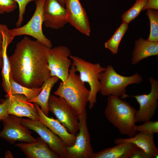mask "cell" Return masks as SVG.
I'll return each mask as SVG.
<instances>
[{"mask_svg": "<svg viewBox=\"0 0 158 158\" xmlns=\"http://www.w3.org/2000/svg\"><path fill=\"white\" fill-rule=\"evenodd\" d=\"M51 48L39 41L25 36L8 57L10 76L16 82L29 88H39L51 77L48 58Z\"/></svg>", "mask_w": 158, "mask_h": 158, "instance_id": "obj_1", "label": "cell"}, {"mask_svg": "<svg viewBox=\"0 0 158 158\" xmlns=\"http://www.w3.org/2000/svg\"><path fill=\"white\" fill-rule=\"evenodd\" d=\"M137 110L118 97L110 95L107 98L104 114L108 120L121 135L133 137L136 133L135 115Z\"/></svg>", "mask_w": 158, "mask_h": 158, "instance_id": "obj_2", "label": "cell"}, {"mask_svg": "<svg viewBox=\"0 0 158 158\" xmlns=\"http://www.w3.org/2000/svg\"><path fill=\"white\" fill-rule=\"evenodd\" d=\"M77 72L75 66L72 65L67 79L60 83L54 94L64 99L78 116L86 111L90 90L80 80Z\"/></svg>", "mask_w": 158, "mask_h": 158, "instance_id": "obj_3", "label": "cell"}, {"mask_svg": "<svg viewBox=\"0 0 158 158\" xmlns=\"http://www.w3.org/2000/svg\"><path fill=\"white\" fill-rule=\"evenodd\" d=\"M99 80L100 92L102 95L121 97L126 94V88L128 85L140 84L142 78L137 73L130 76L121 75L115 71L112 66L109 65L101 73Z\"/></svg>", "mask_w": 158, "mask_h": 158, "instance_id": "obj_4", "label": "cell"}, {"mask_svg": "<svg viewBox=\"0 0 158 158\" xmlns=\"http://www.w3.org/2000/svg\"><path fill=\"white\" fill-rule=\"evenodd\" d=\"M69 57L72 60V65L75 66L77 72L79 73L80 80L89 85L88 102L89 108L92 109L96 102L97 93L100 91V75L106 68L102 67L99 63H92L75 56L71 55Z\"/></svg>", "mask_w": 158, "mask_h": 158, "instance_id": "obj_5", "label": "cell"}, {"mask_svg": "<svg viewBox=\"0 0 158 158\" xmlns=\"http://www.w3.org/2000/svg\"><path fill=\"white\" fill-rule=\"evenodd\" d=\"M48 107L57 119L70 133L76 135L79 129L78 116L73 109L63 98L50 95Z\"/></svg>", "mask_w": 158, "mask_h": 158, "instance_id": "obj_6", "label": "cell"}, {"mask_svg": "<svg viewBox=\"0 0 158 158\" xmlns=\"http://www.w3.org/2000/svg\"><path fill=\"white\" fill-rule=\"evenodd\" d=\"M45 0H36L35 12L30 20L24 25L17 27L11 31L15 37L22 35L30 36L36 39L48 47L51 48V41L43 33V8Z\"/></svg>", "mask_w": 158, "mask_h": 158, "instance_id": "obj_7", "label": "cell"}, {"mask_svg": "<svg viewBox=\"0 0 158 158\" xmlns=\"http://www.w3.org/2000/svg\"><path fill=\"white\" fill-rule=\"evenodd\" d=\"M87 114L86 111L78 115L79 132L74 144L66 146L65 158H91L94 152L87 126Z\"/></svg>", "mask_w": 158, "mask_h": 158, "instance_id": "obj_8", "label": "cell"}, {"mask_svg": "<svg viewBox=\"0 0 158 158\" xmlns=\"http://www.w3.org/2000/svg\"><path fill=\"white\" fill-rule=\"evenodd\" d=\"M151 83L150 92L147 94L129 95L126 94L121 98L134 97L140 105L135 115L136 123L144 122L150 120L154 116L158 105V81L152 77L149 78Z\"/></svg>", "mask_w": 158, "mask_h": 158, "instance_id": "obj_9", "label": "cell"}, {"mask_svg": "<svg viewBox=\"0 0 158 158\" xmlns=\"http://www.w3.org/2000/svg\"><path fill=\"white\" fill-rule=\"evenodd\" d=\"M71 55L70 50L65 46H60L51 48L48 63L51 76H56L62 82L65 81L72 64L69 59Z\"/></svg>", "mask_w": 158, "mask_h": 158, "instance_id": "obj_10", "label": "cell"}, {"mask_svg": "<svg viewBox=\"0 0 158 158\" xmlns=\"http://www.w3.org/2000/svg\"><path fill=\"white\" fill-rule=\"evenodd\" d=\"M19 118L23 125L37 133L53 151L65 158L66 146L58 135L39 120Z\"/></svg>", "mask_w": 158, "mask_h": 158, "instance_id": "obj_11", "label": "cell"}, {"mask_svg": "<svg viewBox=\"0 0 158 158\" xmlns=\"http://www.w3.org/2000/svg\"><path fill=\"white\" fill-rule=\"evenodd\" d=\"M2 121L4 127L0 132V137L5 140L12 144L17 141L28 143L37 141L29 129L21 123L19 117L9 114Z\"/></svg>", "mask_w": 158, "mask_h": 158, "instance_id": "obj_12", "label": "cell"}, {"mask_svg": "<svg viewBox=\"0 0 158 158\" xmlns=\"http://www.w3.org/2000/svg\"><path fill=\"white\" fill-rule=\"evenodd\" d=\"M68 23L82 34L89 36L90 28L88 17L79 0H65Z\"/></svg>", "mask_w": 158, "mask_h": 158, "instance_id": "obj_13", "label": "cell"}, {"mask_svg": "<svg viewBox=\"0 0 158 158\" xmlns=\"http://www.w3.org/2000/svg\"><path fill=\"white\" fill-rule=\"evenodd\" d=\"M8 114L19 117H26L39 120L37 110L34 103L28 101L24 95L20 94L5 95Z\"/></svg>", "mask_w": 158, "mask_h": 158, "instance_id": "obj_14", "label": "cell"}, {"mask_svg": "<svg viewBox=\"0 0 158 158\" xmlns=\"http://www.w3.org/2000/svg\"><path fill=\"white\" fill-rule=\"evenodd\" d=\"M43 16V23L47 28L58 30L68 23L66 8L56 0H45Z\"/></svg>", "mask_w": 158, "mask_h": 158, "instance_id": "obj_15", "label": "cell"}, {"mask_svg": "<svg viewBox=\"0 0 158 158\" xmlns=\"http://www.w3.org/2000/svg\"><path fill=\"white\" fill-rule=\"evenodd\" d=\"M0 28L2 36V43L1 54L2 65L1 75L2 78V85L4 91L8 94L10 93V66L8 57L7 54V48L15 37L6 25H0Z\"/></svg>", "mask_w": 158, "mask_h": 158, "instance_id": "obj_16", "label": "cell"}, {"mask_svg": "<svg viewBox=\"0 0 158 158\" xmlns=\"http://www.w3.org/2000/svg\"><path fill=\"white\" fill-rule=\"evenodd\" d=\"M34 104L37 110L39 120L58 135L66 146L73 145L75 142L76 135L69 132L58 119L46 115L42 111L39 105L36 103Z\"/></svg>", "mask_w": 158, "mask_h": 158, "instance_id": "obj_17", "label": "cell"}, {"mask_svg": "<svg viewBox=\"0 0 158 158\" xmlns=\"http://www.w3.org/2000/svg\"><path fill=\"white\" fill-rule=\"evenodd\" d=\"M30 143H19L15 145L29 158H58L60 156L53 151L40 137Z\"/></svg>", "mask_w": 158, "mask_h": 158, "instance_id": "obj_18", "label": "cell"}, {"mask_svg": "<svg viewBox=\"0 0 158 158\" xmlns=\"http://www.w3.org/2000/svg\"><path fill=\"white\" fill-rule=\"evenodd\" d=\"M154 135L140 132L132 138H119L114 140L116 144L124 142L133 143L142 150L151 158H157L158 149L154 140Z\"/></svg>", "mask_w": 158, "mask_h": 158, "instance_id": "obj_19", "label": "cell"}, {"mask_svg": "<svg viewBox=\"0 0 158 158\" xmlns=\"http://www.w3.org/2000/svg\"><path fill=\"white\" fill-rule=\"evenodd\" d=\"M114 147L94 152L91 158H130L139 148L134 144L124 142Z\"/></svg>", "mask_w": 158, "mask_h": 158, "instance_id": "obj_20", "label": "cell"}, {"mask_svg": "<svg viewBox=\"0 0 158 158\" xmlns=\"http://www.w3.org/2000/svg\"><path fill=\"white\" fill-rule=\"evenodd\" d=\"M158 55V42L145 40L140 38L135 41L132 54V63L135 65L141 60L151 56Z\"/></svg>", "mask_w": 158, "mask_h": 158, "instance_id": "obj_21", "label": "cell"}, {"mask_svg": "<svg viewBox=\"0 0 158 158\" xmlns=\"http://www.w3.org/2000/svg\"><path fill=\"white\" fill-rule=\"evenodd\" d=\"M59 79L56 76H51L43 84L42 89L38 95L35 98L28 101L30 102L36 103L40 106L43 113L48 116L49 111L48 101L51 89Z\"/></svg>", "mask_w": 158, "mask_h": 158, "instance_id": "obj_22", "label": "cell"}, {"mask_svg": "<svg viewBox=\"0 0 158 158\" xmlns=\"http://www.w3.org/2000/svg\"><path fill=\"white\" fill-rule=\"evenodd\" d=\"M10 90L8 94H20L26 97L28 101L37 97L42 89V87L39 88H29L23 86L15 81L10 76Z\"/></svg>", "mask_w": 158, "mask_h": 158, "instance_id": "obj_23", "label": "cell"}, {"mask_svg": "<svg viewBox=\"0 0 158 158\" xmlns=\"http://www.w3.org/2000/svg\"><path fill=\"white\" fill-rule=\"evenodd\" d=\"M128 28V24L122 22L111 38L105 43V48L109 49L112 54H117L120 43Z\"/></svg>", "mask_w": 158, "mask_h": 158, "instance_id": "obj_24", "label": "cell"}, {"mask_svg": "<svg viewBox=\"0 0 158 158\" xmlns=\"http://www.w3.org/2000/svg\"><path fill=\"white\" fill-rule=\"evenodd\" d=\"M146 14L150 20V32L147 40L158 42V11L157 10L147 9Z\"/></svg>", "mask_w": 158, "mask_h": 158, "instance_id": "obj_25", "label": "cell"}, {"mask_svg": "<svg viewBox=\"0 0 158 158\" xmlns=\"http://www.w3.org/2000/svg\"><path fill=\"white\" fill-rule=\"evenodd\" d=\"M134 4L122 16L123 23L128 24L139 14L146 5L147 0H135Z\"/></svg>", "mask_w": 158, "mask_h": 158, "instance_id": "obj_26", "label": "cell"}, {"mask_svg": "<svg viewBox=\"0 0 158 158\" xmlns=\"http://www.w3.org/2000/svg\"><path fill=\"white\" fill-rule=\"evenodd\" d=\"M135 130L136 132L139 131L149 134L154 135L158 133V121H146L142 125H136Z\"/></svg>", "mask_w": 158, "mask_h": 158, "instance_id": "obj_27", "label": "cell"}, {"mask_svg": "<svg viewBox=\"0 0 158 158\" xmlns=\"http://www.w3.org/2000/svg\"><path fill=\"white\" fill-rule=\"evenodd\" d=\"M17 7V3L14 0H0V14L9 13Z\"/></svg>", "mask_w": 158, "mask_h": 158, "instance_id": "obj_28", "label": "cell"}, {"mask_svg": "<svg viewBox=\"0 0 158 158\" xmlns=\"http://www.w3.org/2000/svg\"><path fill=\"white\" fill-rule=\"evenodd\" d=\"M18 4L19 6L18 18L16 23V27L20 26L24 20L23 16L25 13L26 7L28 4L36 0H14Z\"/></svg>", "mask_w": 158, "mask_h": 158, "instance_id": "obj_29", "label": "cell"}, {"mask_svg": "<svg viewBox=\"0 0 158 158\" xmlns=\"http://www.w3.org/2000/svg\"><path fill=\"white\" fill-rule=\"evenodd\" d=\"M7 108V101L6 99L2 100L0 104V120L2 121L9 116Z\"/></svg>", "mask_w": 158, "mask_h": 158, "instance_id": "obj_30", "label": "cell"}, {"mask_svg": "<svg viewBox=\"0 0 158 158\" xmlns=\"http://www.w3.org/2000/svg\"><path fill=\"white\" fill-rule=\"evenodd\" d=\"M130 158H151L142 150L138 148Z\"/></svg>", "mask_w": 158, "mask_h": 158, "instance_id": "obj_31", "label": "cell"}, {"mask_svg": "<svg viewBox=\"0 0 158 158\" xmlns=\"http://www.w3.org/2000/svg\"><path fill=\"white\" fill-rule=\"evenodd\" d=\"M148 9L157 10L158 9V0H147V2L143 8L142 11Z\"/></svg>", "mask_w": 158, "mask_h": 158, "instance_id": "obj_32", "label": "cell"}, {"mask_svg": "<svg viewBox=\"0 0 158 158\" xmlns=\"http://www.w3.org/2000/svg\"><path fill=\"white\" fill-rule=\"evenodd\" d=\"M2 36L0 28V66L1 68L2 67V56L1 54V51L2 49Z\"/></svg>", "mask_w": 158, "mask_h": 158, "instance_id": "obj_33", "label": "cell"}, {"mask_svg": "<svg viewBox=\"0 0 158 158\" xmlns=\"http://www.w3.org/2000/svg\"><path fill=\"white\" fill-rule=\"evenodd\" d=\"M62 6L64 7L65 0H56Z\"/></svg>", "mask_w": 158, "mask_h": 158, "instance_id": "obj_34", "label": "cell"}, {"mask_svg": "<svg viewBox=\"0 0 158 158\" xmlns=\"http://www.w3.org/2000/svg\"><path fill=\"white\" fill-rule=\"evenodd\" d=\"M2 100V99H1L0 98V102H1Z\"/></svg>", "mask_w": 158, "mask_h": 158, "instance_id": "obj_35", "label": "cell"}, {"mask_svg": "<svg viewBox=\"0 0 158 158\" xmlns=\"http://www.w3.org/2000/svg\"><path fill=\"white\" fill-rule=\"evenodd\" d=\"M1 68V66H0V68Z\"/></svg>", "mask_w": 158, "mask_h": 158, "instance_id": "obj_36", "label": "cell"}]
</instances>
